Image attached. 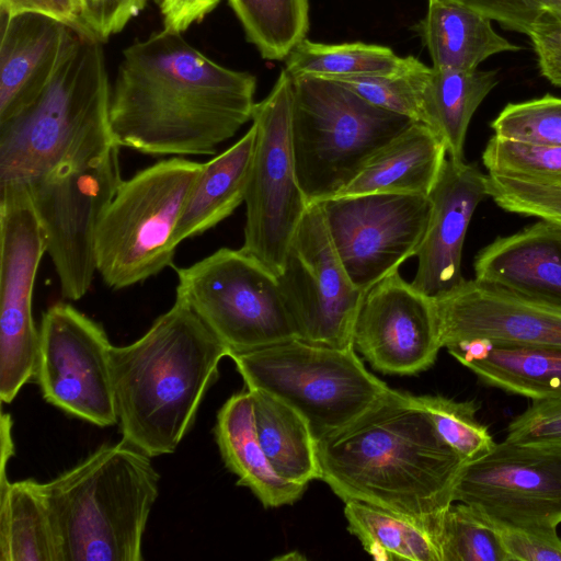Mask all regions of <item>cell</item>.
Here are the masks:
<instances>
[{
    "mask_svg": "<svg viewBox=\"0 0 561 561\" xmlns=\"http://www.w3.org/2000/svg\"><path fill=\"white\" fill-rule=\"evenodd\" d=\"M505 439L561 449V397L535 400L508 424Z\"/></svg>",
    "mask_w": 561,
    "mask_h": 561,
    "instance_id": "cell-39",
    "label": "cell"
},
{
    "mask_svg": "<svg viewBox=\"0 0 561 561\" xmlns=\"http://www.w3.org/2000/svg\"><path fill=\"white\" fill-rule=\"evenodd\" d=\"M353 284L367 293L416 255L430 221L428 196L373 193L318 203Z\"/></svg>",
    "mask_w": 561,
    "mask_h": 561,
    "instance_id": "cell-15",
    "label": "cell"
},
{
    "mask_svg": "<svg viewBox=\"0 0 561 561\" xmlns=\"http://www.w3.org/2000/svg\"><path fill=\"white\" fill-rule=\"evenodd\" d=\"M229 354L180 296L140 339L113 346L112 382L123 439L150 457L174 453Z\"/></svg>",
    "mask_w": 561,
    "mask_h": 561,
    "instance_id": "cell-3",
    "label": "cell"
},
{
    "mask_svg": "<svg viewBox=\"0 0 561 561\" xmlns=\"http://www.w3.org/2000/svg\"><path fill=\"white\" fill-rule=\"evenodd\" d=\"M442 347L471 340L561 347V310L477 279L434 300Z\"/></svg>",
    "mask_w": 561,
    "mask_h": 561,
    "instance_id": "cell-18",
    "label": "cell"
},
{
    "mask_svg": "<svg viewBox=\"0 0 561 561\" xmlns=\"http://www.w3.org/2000/svg\"><path fill=\"white\" fill-rule=\"evenodd\" d=\"M348 531L378 561H442L436 531L424 523L360 501L344 502Z\"/></svg>",
    "mask_w": 561,
    "mask_h": 561,
    "instance_id": "cell-30",
    "label": "cell"
},
{
    "mask_svg": "<svg viewBox=\"0 0 561 561\" xmlns=\"http://www.w3.org/2000/svg\"><path fill=\"white\" fill-rule=\"evenodd\" d=\"M248 390L257 438L274 470L290 482L306 485L321 479L317 439L306 417L272 393Z\"/></svg>",
    "mask_w": 561,
    "mask_h": 561,
    "instance_id": "cell-27",
    "label": "cell"
},
{
    "mask_svg": "<svg viewBox=\"0 0 561 561\" xmlns=\"http://www.w3.org/2000/svg\"><path fill=\"white\" fill-rule=\"evenodd\" d=\"M0 43V122L27 104L54 72L73 27L39 13L5 18Z\"/></svg>",
    "mask_w": 561,
    "mask_h": 561,
    "instance_id": "cell-21",
    "label": "cell"
},
{
    "mask_svg": "<svg viewBox=\"0 0 561 561\" xmlns=\"http://www.w3.org/2000/svg\"><path fill=\"white\" fill-rule=\"evenodd\" d=\"M488 173L561 183V147L519 142L493 135L482 152Z\"/></svg>",
    "mask_w": 561,
    "mask_h": 561,
    "instance_id": "cell-37",
    "label": "cell"
},
{
    "mask_svg": "<svg viewBox=\"0 0 561 561\" xmlns=\"http://www.w3.org/2000/svg\"><path fill=\"white\" fill-rule=\"evenodd\" d=\"M491 127L501 138L525 144L561 147V98L546 94L508 103Z\"/></svg>",
    "mask_w": 561,
    "mask_h": 561,
    "instance_id": "cell-36",
    "label": "cell"
},
{
    "mask_svg": "<svg viewBox=\"0 0 561 561\" xmlns=\"http://www.w3.org/2000/svg\"><path fill=\"white\" fill-rule=\"evenodd\" d=\"M229 357L247 389L264 390L295 408L317 440L354 421L391 389L367 370L354 347L295 337Z\"/></svg>",
    "mask_w": 561,
    "mask_h": 561,
    "instance_id": "cell-8",
    "label": "cell"
},
{
    "mask_svg": "<svg viewBox=\"0 0 561 561\" xmlns=\"http://www.w3.org/2000/svg\"><path fill=\"white\" fill-rule=\"evenodd\" d=\"M2 15L12 18L22 13H39L64 22L62 15L53 0H0Z\"/></svg>",
    "mask_w": 561,
    "mask_h": 561,
    "instance_id": "cell-44",
    "label": "cell"
},
{
    "mask_svg": "<svg viewBox=\"0 0 561 561\" xmlns=\"http://www.w3.org/2000/svg\"><path fill=\"white\" fill-rule=\"evenodd\" d=\"M102 43L73 28L46 84L0 122V186L30 184L66 159L115 144Z\"/></svg>",
    "mask_w": 561,
    "mask_h": 561,
    "instance_id": "cell-4",
    "label": "cell"
},
{
    "mask_svg": "<svg viewBox=\"0 0 561 561\" xmlns=\"http://www.w3.org/2000/svg\"><path fill=\"white\" fill-rule=\"evenodd\" d=\"M527 35L540 75L551 84L561 88V21L543 14Z\"/></svg>",
    "mask_w": 561,
    "mask_h": 561,
    "instance_id": "cell-42",
    "label": "cell"
},
{
    "mask_svg": "<svg viewBox=\"0 0 561 561\" xmlns=\"http://www.w3.org/2000/svg\"><path fill=\"white\" fill-rule=\"evenodd\" d=\"M35 380L43 398L98 426L117 423L112 382L113 345L103 328L70 304L42 316Z\"/></svg>",
    "mask_w": 561,
    "mask_h": 561,
    "instance_id": "cell-16",
    "label": "cell"
},
{
    "mask_svg": "<svg viewBox=\"0 0 561 561\" xmlns=\"http://www.w3.org/2000/svg\"><path fill=\"white\" fill-rule=\"evenodd\" d=\"M477 12L492 21L500 23L504 28L528 34L545 14L540 0H446Z\"/></svg>",
    "mask_w": 561,
    "mask_h": 561,
    "instance_id": "cell-41",
    "label": "cell"
},
{
    "mask_svg": "<svg viewBox=\"0 0 561 561\" xmlns=\"http://www.w3.org/2000/svg\"><path fill=\"white\" fill-rule=\"evenodd\" d=\"M45 239L25 184L0 186V399L11 403L35 379L39 330L33 289Z\"/></svg>",
    "mask_w": 561,
    "mask_h": 561,
    "instance_id": "cell-12",
    "label": "cell"
},
{
    "mask_svg": "<svg viewBox=\"0 0 561 561\" xmlns=\"http://www.w3.org/2000/svg\"><path fill=\"white\" fill-rule=\"evenodd\" d=\"M203 167L173 157L123 180L96 232V270L108 287H130L172 265L175 229Z\"/></svg>",
    "mask_w": 561,
    "mask_h": 561,
    "instance_id": "cell-7",
    "label": "cell"
},
{
    "mask_svg": "<svg viewBox=\"0 0 561 561\" xmlns=\"http://www.w3.org/2000/svg\"><path fill=\"white\" fill-rule=\"evenodd\" d=\"M213 4L215 5V8L217 7V4L220 2V0H211Z\"/></svg>",
    "mask_w": 561,
    "mask_h": 561,
    "instance_id": "cell-47",
    "label": "cell"
},
{
    "mask_svg": "<svg viewBox=\"0 0 561 561\" xmlns=\"http://www.w3.org/2000/svg\"><path fill=\"white\" fill-rule=\"evenodd\" d=\"M111 144L66 159L26 184L64 298L79 300L96 270V232L123 180Z\"/></svg>",
    "mask_w": 561,
    "mask_h": 561,
    "instance_id": "cell-9",
    "label": "cell"
},
{
    "mask_svg": "<svg viewBox=\"0 0 561 561\" xmlns=\"http://www.w3.org/2000/svg\"><path fill=\"white\" fill-rule=\"evenodd\" d=\"M474 279L561 310V226L539 220L499 237L474 260Z\"/></svg>",
    "mask_w": 561,
    "mask_h": 561,
    "instance_id": "cell-20",
    "label": "cell"
},
{
    "mask_svg": "<svg viewBox=\"0 0 561 561\" xmlns=\"http://www.w3.org/2000/svg\"><path fill=\"white\" fill-rule=\"evenodd\" d=\"M545 14L561 21V0H540Z\"/></svg>",
    "mask_w": 561,
    "mask_h": 561,
    "instance_id": "cell-46",
    "label": "cell"
},
{
    "mask_svg": "<svg viewBox=\"0 0 561 561\" xmlns=\"http://www.w3.org/2000/svg\"><path fill=\"white\" fill-rule=\"evenodd\" d=\"M62 15L64 22L77 31H81L83 0H53Z\"/></svg>",
    "mask_w": 561,
    "mask_h": 561,
    "instance_id": "cell-45",
    "label": "cell"
},
{
    "mask_svg": "<svg viewBox=\"0 0 561 561\" xmlns=\"http://www.w3.org/2000/svg\"><path fill=\"white\" fill-rule=\"evenodd\" d=\"M508 561H561L557 528L497 529Z\"/></svg>",
    "mask_w": 561,
    "mask_h": 561,
    "instance_id": "cell-40",
    "label": "cell"
},
{
    "mask_svg": "<svg viewBox=\"0 0 561 561\" xmlns=\"http://www.w3.org/2000/svg\"><path fill=\"white\" fill-rule=\"evenodd\" d=\"M159 479L150 456L122 439L42 483L62 561H141Z\"/></svg>",
    "mask_w": 561,
    "mask_h": 561,
    "instance_id": "cell-5",
    "label": "cell"
},
{
    "mask_svg": "<svg viewBox=\"0 0 561 561\" xmlns=\"http://www.w3.org/2000/svg\"><path fill=\"white\" fill-rule=\"evenodd\" d=\"M215 9L211 0H161L163 28L182 33Z\"/></svg>",
    "mask_w": 561,
    "mask_h": 561,
    "instance_id": "cell-43",
    "label": "cell"
},
{
    "mask_svg": "<svg viewBox=\"0 0 561 561\" xmlns=\"http://www.w3.org/2000/svg\"><path fill=\"white\" fill-rule=\"evenodd\" d=\"M353 345L383 374L415 375L430 368L442 348L434 299L394 272L366 293Z\"/></svg>",
    "mask_w": 561,
    "mask_h": 561,
    "instance_id": "cell-17",
    "label": "cell"
},
{
    "mask_svg": "<svg viewBox=\"0 0 561 561\" xmlns=\"http://www.w3.org/2000/svg\"><path fill=\"white\" fill-rule=\"evenodd\" d=\"M0 502V561H62L41 482H7Z\"/></svg>",
    "mask_w": 561,
    "mask_h": 561,
    "instance_id": "cell-28",
    "label": "cell"
},
{
    "mask_svg": "<svg viewBox=\"0 0 561 561\" xmlns=\"http://www.w3.org/2000/svg\"><path fill=\"white\" fill-rule=\"evenodd\" d=\"M437 433L466 462L477 460L496 444L486 426L477 420L480 404L443 396H420Z\"/></svg>",
    "mask_w": 561,
    "mask_h": 561,
    "instance_id": "cell-35",
    "label": "cell"
},
{
    "mask_svg": "<svg viewBox=\"0 0 561 561\" xmlns=\"http://www.w3.org/2000/svg\"><path fill=\"white\" fill-rule=\"evenodd\" d=\"M321 480L438 534L465 461L444 442L419 398L390 389L342 428L317 440Z\"/></svg>",
    "mask_w": 561,
    "mask_h": 561,
    "instance_id": "cell-2",
    "label": "cell"
},
{
    "mask_svg": "<svg viewBox=\"0 0 561 561\" xmlns=\"http://www.w3.org/2000/svg\"><path fill=\"white\" fill-rule=\"evenodd\" d=\"M414 59L400 57L391 48L376 44H324L305 38L284 59V69L293 78L386 76L407 69Z\"/></svg>",
    "mask_w": 561,
    "mask_h": 561,
    "instance_id": "cell-31",
    "label": "cell"
},
{
    "mask_svg": "<svg viewBox=\"0 0 561 561\" xmlns=\"http://www.w3.org/2000/svg\"><path fill=\"white\" fill-rule=\"evenodd\" d=\"M248 42L267 60H284L306 38L308 0H228Z\"/></svg>",
    "mask_w": 561,
    "mask_h": 561,
    "instance_id": "cell-32",
    "label": "cell"
},
{
    "mask_svg": "<svg viewBox=\"0 0 561 561\" xmlns=\"http://www.w3.org/2000/svg\"><path fill=\"white\" fill-rule=\"evenodd\" d=\"M293 78L283 69L268 95L255 103L256 139L244 197L240 248L276 276L310 204L299 185L290 140Z\"/></svg>",
    "mask_w": 561,
    "mask_h": 561,
    "instance_id": "cell-11",
    "label": "cell"
},
{
    "mask_svg": "<svg viewBox=\"0 0 561 561\" xmlns=\"http://www.w3.org/2000/svg\"><path fill=\"white\" fill-rule=\"evenodd\" d=\"M255 88L253 75L162 28L122 53L111 89L113 139L153 157L214 154L252 119Z\"/></svg>",
    "mask_w": 561,
    "mask_h": 561,
    "instance_id": "cell-1",
    "label": "cell"
},
{
    "mask_svg": "<svg viewBox=\"0 0 561 561\" xmlns=\"http://www.w3.org/2000/svg\"><path fill=\"white\" fill-rule=\"evenodd\" d=\"M437 541L442 561H508L499 530L465 503L445 511Z\"/></svg>",
    "mask_w": 561,
    "mask_h": 561,
    "instance_id": "cell-33",
    "label": "cell"
},
{
    "mask_svg": "<svg viewBox=\"0 0 561 561\" xmlns=\"http://www.w3.org/2000/svg\"><path fill=\"white\" fill-rule=\"evenodd\" d=\"M453 502L474 508L496 529L557 528L561 524V449L496 443L466 462Z\"/></svg>",
    "mask_w": 561,
    "mask_h": 561,
    "instance_id": "cell-14",
    "label": "cell"
},
{
    "mask_svg": "<svg viewBox=\"0 0 561 561\" xmlns=\"http://www.w3.org/2000/svg\"><path fill=\"white\" fill-rule=\"evenodd\" d=\"M187 301L230 354L297 337L277 276L241 249L220 248L176 270Z\"/></svg>",
    "mask_w": 561,
    "mask_h": 561,
    "instance_id": "cell-10",
    "label": "cell"
},
{
    "mask_svg": "<svg viewBox=\"0 0 561 561\" xmlns=\"http://www.w3.org/2000/svg\"><path fill=\"white\" fill-rule=\"evenodd\" d=\"M431 73L432 67L415 58L411 66L393 75L333 80L380 108L425 124V95Z\"/></svg>",
    "mask_w": 561,
    "mask_h": 561,
    "instance_id": "cell-34",
    "label": "cell"
},
{
    "mask_svg": "<svg viewBox=\"0 0 561 561\" xmlns=\"http://www.w3.org/2000/svg\"><path fill=\"white\" fill-rule=\"evenodd\" d=\"M497 83V70L432 67L425 95V124L442 138L449 158L465 160L463 147L470 121Z\"/></svg>",
    "mask_w": 561,
    "mask_h": 561,
    "instance_id": "cell-29",
    "label": "cell"
},
{
    "mask_svg": "<svg viewBox=\"0 0 561 561\" xmlns=\"http://www.w3.org/2000/svg\"><path fill=\"white\" fill-rule=\"evenodd\" d=\"M446 350L488 386L533 401L561 397V347L477 339Z\"/></svg>",
    "mask_w": 561,
    "mask_h": 561,
    "instance_id": "cell-22",
    "label": "cell"
},
{
    "mask_svg": "<svg viewBox=\"0 0 561 561\" xmlns=\"http://www.w3.org/2000/svg\"><path fill=\"white\" fill-rule=\"evenodd\" d=\"M416 31L435 69L476 70L493 55L520 49L501 36L486 15L446 0H428Z\"/></svg>",
    "mask_w": 561,
    "mask_h": 561,
    "instance_id": "cell-26",
    "label": "cell"
},
{
    "mask_svg": "<svg viewBox=\"0 0 561 561\" xmlns=\"http://www.w3.org/2000/svg\"><path fill=\"white\" fill-rule=\"evenodd\" d=\"M446 158L442 138L426 124L414 122L375 154L335 196L373 193L428 196Z\"/></svg>",
    "mask_w": 561,
    "mask_h": 561,
    "instance_id": "cell-24",
    "label": "cell"
},
{
    "mask_svg": "<svg viewBox=\"0 0 561 561\" xmlns=\"http://www.w3.org/2000/svg\"><path fill=\"white\" fill-rule=\"evenodd\" d=\"M488 196L502 209L561 226V183L486 173Z\"/></svg>",
    "mask_w": 561,
    "mask_h": 561,
    "instance_id": "cell-38",
    "label": "cell"
},
{
    "mask_svg": "<svg viewBox=\"0 0 561 561\" xmlns=\"http://www.w3.org/2000/svg\"><path fill=\"white\" fill-rule=\"evenodd\" d=\"M214 435L225 466L264 507L294 504L306 491V484L282 478L272 467L257 438L248 389L232 394L220 408Z\"/></svg>",
    "mask_w": 561,
    "mask_h": 561,
    "instance_id": "cell-23",
    "label": "cell"
},
{
    "mask_svg": "<svg viewBox=\"0 0 561 561\" xmlns=\"http://www.w3.org/2000/svg\"><path fill=\"white\" fill-rule=\"evenodd\" d=\"M277 278L297 339L354 347L355 322L366 293L344 268L318 203L308 206Z\"/></svg>",
    "mask_w": 561,
    "mask_h": 561,
    "instance_id": "cell-13",
    "label": "cell"
},
{
    "mask_svg": "<svg viewBox=\"0 0 561 561\" xmlns=\"http://www.w3.org/2000/svg\"><path fill=\"white\" fill-rule=\"evenodd\" d=\"M255 139L252 124L236 144L204 163L184 203L174 233L176 245L215 227L244 202Z\"/></svg>",
    "mask_w": 561,
    "mask_h": 561,
    "instance_id": "cell-25",
    "label": "cell"
},
{
    "mask_svg": "<svg viewBox=\"0 0 561 561\" xmlns=\"http://www.w3.org/2000/svg\"><path fill=\"white\" fill-rule=\"evenodd\" d=\"M485 179L476 164L447 156L428 195L432 210L411 284L434 300L450 295L466 280L462 248L476 208L489 197Z\"/></svg>",
    "mask_w": 561,
    "mask_h": 561,
    "instance_id": "cell-19",
    "label": "cell"
},
{
    "mask_svg": "<svg viewBox=\"0 0 561 561\" xmlns=\"http://www.w3.org/2000/svg\"><path fill=\"white\" fill-rule=\"evenodd\" d=\"M413 123L369 103L333 79L293 78L290 140L308 204L334 197Z\"/></svg>",
    "mask_w": 561,
    "mask_h": 561,
    "instance_id": "cell-6",
    "label": "cell"
}]
</instances>
